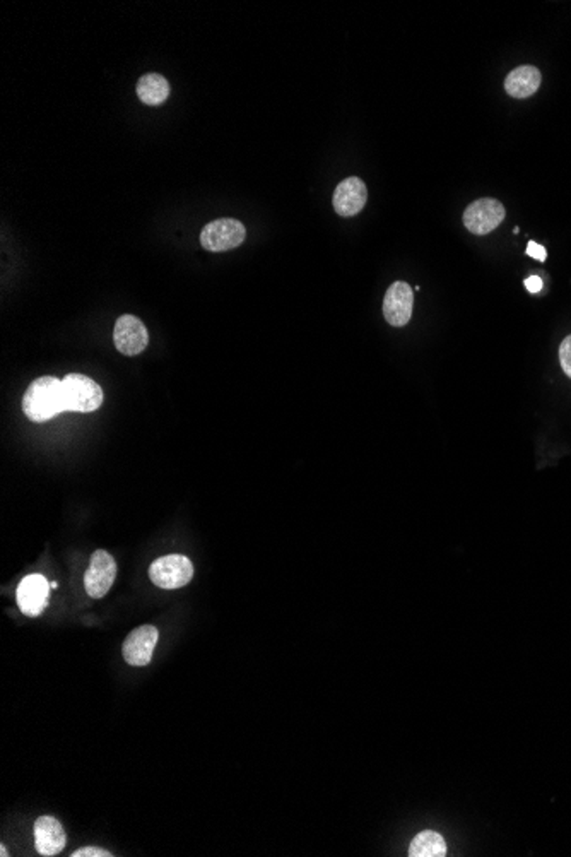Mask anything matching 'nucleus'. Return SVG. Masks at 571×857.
<instances>
[{"label":"nucleus","mask_w":571,"mask_h":857,"mask_svg":"<svg viewBox=\"0 0 571 857\" xmlns=\"http://www.w3.org/2000/svg\"><path fill=\"white\" fill-rule=\"evenodd\" d=\"M22 411L35 423H43L65 413L62 381L55 377H39L33 381L24 392Z\"/></svg>","instance_id":"1"},{"label":"nucleus","mask_w":571,"mask_h":857,"mask_svg":"<svg viewBox=\"0 0 571 857\" xmlns=\"http://www.w3.org/2000/svg\"><path fill=\"white\" fill-rule=\"evenodd\" d=\"M65 413H93L103 404V390L93 379L71 373L62 381Z\"/></svg>","instance_id":"2"},{"label":"nucleus","mask_w":571,"mask_h":857,"mask_svg":"<svg viewBox=\"0 0 571 857\" xmlns=\"http://www.w3.org/2000/svg\"><path fill=\"white\" fill-rule=\"evenodd\" d=\"M193 565L183 554L161 556L149 567V578L159 589H182L191 584Z\"/></svg>","instance_id":"3"},{"label":"nucleus","mask_w":571,"mask_h":857,"mask_svg":"<svg viewBox=\"0 0 571 857\" xmlns=\"http://www.w3.org/2000/svg\"><path fill=\"white\" fill-rule=\"evenodd\" d=\"M247 229L238 219L223 218L210 221L200 233V245L209 252H228L245 242Z\"/></svg>","instance_id":"4"},{"label":"nucleus","mask_w":571,"mask_h":857,"mask_svg":"<svg viewBox=\"0 0 571 857\" xmlns=\"http://www.w3.org/2000/svg\"><path fill=\"white\" fill-rule=\"evenodd\" d=\"M507 216L503 204L491 197H484L474 201L467 210H464V225L471 233L477 236L490 235L498 228Z\"/></svg>","instance_id":"5"},{"label":"nucleus","mask_w":571,"mask_h":857,"mask_svg":"<svg viewBox=\"0 0 571 857\" xmlns=\"http://www.w3.org/2000/svg\"><path fill=\"white\" fill-rule=\"evenodd\" d=\"M116 577V563L110 553L98 550L91 556V563L84 573V587L89 597L101 599L114 586Z\"/></svg>","instance_id":"6"},{"label":"nucleus","mask_w":571,"mask_h":857,"mask_svg":"<svg viewBox=\"0 0 571 857\" xmlns=\"http://www.w3.org/2000/svg\"><path fill=\"white\" fill-rule=\"evenodd\" d=\"M158 638H159V631L153 625H142L139 629L132 630L122 646L124 659L131 666H148L153 659Z\"/></svg>","instance_id":"7"},{"label":"nucleus","mask_w":571,"mask_h":857,"mask_svg":"<svg viewBox=\"0 0 571 857\" xmlns=\"http://www.w3.org/2000/svg\"><path fill=\"white\" fill-rule=\"evenodd\" d=\"M114 341L115 347L122 355L135 356L148 347L149 334L146 325L142 324L137 317L122 315L115 324Z\"/></svg>","instance_id":"8"},{"label":"nucleus","mask_w":571,"mask_h":857,"mask_svg":"<svg viewBox=\"0 0 571 857\" xmlns=\"http://www.w3.org/2000/svg\"><path fill=\"white\" fill-rule=\"evenodd\" d=\"M413 305H414L413 287L404 281L394 283L387 289V295L383 298L385 321L394 327L407 325L413 317Z\"/></svg>","instance_id":"9"},{"label":"nucleus","mask_w":571,"mask_h":857,"mask_svg":"<svg viewBox=\"0 0 571 857\" xmlns=\"http://www.w3.org/2000/svg\"><path fill=\"white\" fill-rule=\"evenodd\" d=\"M48 592H50V584L43 575L33 573L24 577L21 580L18 596H16L20 610L31 618L39 616L47 608Z\"/></svg>","instance_id":"10"},{"label":"nucleus","mask_w":571,"mask_h":857,"mask_svg":"<svg viewBox=\"0 0 571 857\" xmlns=\"http://www.w3.org/2000/svg\"><path fill=\"white\" fill-rule=\"evenodd\" d=\"M366 201H368V189H366V184L358 176H349L343 180L336 187L334 197H332L334 210L344 218H351L362 212V208L366 206Z\"/></svg>","instance_id":"11"},{"label":"nucleus","mask_w":571,"mask_h":857,"mask_svg":"<svg viewBox=\"0 0 571 857\" xmlns=\"http://www.w3.org/2000/svg\"><path fill=\"white\" fill-rule=\"evenodd\" d=\"M35 847L39 856L52 857L65 849L67 836L62 823L54 817H39L33 827Z\"/></svg>","instance_id":"12"},{"label":"nucleus","mask_w":571,"mask_h":857,"mask_svg":"<svg viewBox=\"0 0 571 857\" xmlns=\"http://www.w3.org/2000/svg\"><path fill=\"white\" fill-rule=\"evenodd\" d=\"M541 71L533 65H522L512 71L505 79V91L512 98H531L541 88Z\"/></svg>","instance_id":"13"},{"label":"nucleus","mask_w":571,"mask_h":857,"mask_svg":"<svg viewBox=\"0 0 571 857\" xmlns=\"http://www.w3.org/2000/svg\"><path fill=\"white\" fill-rule=\"evenodd\" d=\"M137 96L144 105H161L170 96V84L161 74H144L137 82Z\"/></svg>","instance_id":"14"},{"label":"nucleus","mask_w":571,"mask_h":857,"mask_svg":"<svg viewBox=\"0 0 571 857\" xmlns=\"http://www.w3.org/2000/svg\"><path fill=\"white\" fill-rule=\"evenodd\" d=\"M409 856L445 857L447 856V842L433 830L421 832L409 845Z\"/></svg>","instance_id":"15"},{"label":"nucleus","mask_w":571,"mask_h":857,"mask_svg":"<svg viewBox=\"0 0 571 857\" xmlns=\"http://www.w3.org/2000/svg\"><path fill=\"white\" fill-rule=\"evenodd\" d=\"M559 362L563 372L571 379V336L565 338V341L559 346Z\"/></svg>","instance_id":"16"},{"label":"nucleus","mask_w":571,"mask_h":857,"mask_svg":"<svg viewBox=\"0 0 571 857\" xmlns=\"http://www.w3.org/2000/svg\"><path fill=\"white\" fill-rule=\"evenodd\" d=\"M72 857H112L114 854H110L108 851L105 849H99V847H82V849H77L74 851Z\"/></svg>","instance_id":"17"},{"label":"nucleus","mask_w":571,"mask_h":857,"mask_svg":"<svg viewBox=\"0 0 571 857\" xmlns=\"http://www.w3.org/2000/svg\"><path fill=\"white\" fill-rule=\"evenodd\" d=\"M527 255L537 259V261H541V262L548 259L546 248L542 247V245H539V244H535V242H531V244L527 245Z\"/></svg>","instance_id":"18"},{"label":"nucleus","mask_w":571,"mask_h":857,"mask_svg":"<svg viewBox=\"0 0 571 857\" xmlns=\"http://www.w3.org/2000/svg\"><path fill=\"white\" fill-rule=\"evenodd\" d=\"M525 287L529 289V293H539L542 289V279L539 276H531L525 279Z\"/></svg>","instance_id":"19"},{"label":"nucleus","mask_w":571,"mask_h":857,"mask_svg":"<svg viewBox=\"0 0 571 857\" xmlns=\"http://www.w3.org/2000/svg\"><path fill=\"white\" fill-rule=\"evenodd\" d=\"M0 856H2V857H7V856H9V854H7V849H5V847H4V845H2V847H0Z\"/></svg>","instance_id":"20"}]
</instances>
